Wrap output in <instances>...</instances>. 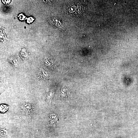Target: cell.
<instances>
[{
    "label": "cell",
    "mask_w": 138,
    "mask_h": 138,
    "mask_svg": "<svg viewBox=\"0 0 138 138\" xmlns=\"http://www.w3.org/2000/svg\"><path fill=\"white\" fill-rule=\"evenodd\" d=\"M38 78L40 79L48 80L49 79V76L48 72L40 68L38 70Z\"/></svg>",
    "instance_id": "6da1fadb"
},
{
    "label": "cell",
    "mask_w": 138,
    "mask_h": 138,
    "mask_svg": "<svg viewBox=\"0 0 138 138\" xmlns=\"http://www.w3.org/2000/svg\"><path fill=\"white\" fill-rule=\"evenodd\" d=\"M44 62L46 66L50 68L56 67L58 65L57 62L50 58H46L44 59Z\"/></svg>",
    "instance_id": "7a4b0ae2"
},
{
    "label": "cell",
    "mask_w": 138,
    "mask_h": 138,
    "mask_svg": "<svg viewBox=\"0 0 138 138\" xmlns=\"http://www.w3.org/2000/svg\"><path fill=\"white\" fill-rule=\"evenodd\" d=\"M8 61L13 66L17 67L18 63V58L15 56H10L8 58Z\"/></svg>",
    "instance_id": "3957f363"
},
{
    "label": "cell",
    "mask_w": 138,
    "mask_h": 138,
    "mask_svg": "<svg viewBox=\"0 0 138 138\" xmlns=\"http://www.w3.org/2000/svg\"><path fill=\"white\" fill-rule=\"evenodd\" d=\"M29 53L25 47H23L22 48L20 53V56L24 60L28 59Z\"/></svg>",
    "instance_id": "277c9868"
},
{
    "label": "cell",
    "mask_w": 138,
    "mask_h": 138,
    "mask_svg": "<svg viewBox=\"0 0 138 138\" xmlns=\"http://www.w3.org/2000/svg\"><path fill=\"white\" fill-rule=\"evenodd\" d=\"M49 120L51 124H55L58 120V117L55 114H52L50 115Z\"/></svg>",
    "instance_id": "5b68a950"
},
{
    "label": "cell",
    "mask_w": 138,
    "mask_h": 138,
    "mask_svg": "<svg viewBox=\"0 0 138 138\" xmlns=\"http://www.w3.org/2000/svg\"><path fill=\"white\" fill-rule=\"evenodd\" d=\"M54 92L51 91L48 93L47 95L46 99L47 102L49 104H51V101L54 96Z\"/></svg>",
    "instance_id": "8992f818"
},
{
    "label": "cell",
    "mask_w": 138,
    "mask_h": 138,
    "mask_svg": "<svg viewBox=\"0 0 138 138\" xmlns=\"http://www.w3.org/2000/svg\"><path fill=\"white\" fill-rule=\"evenodd\" d=\"M9 107L8 106L5 105H1L0 107V110L2 113H4L8 110Z\"/></svg>",
    "instance_id": "52a82bcc"
},
{
    "label": "cell",
    "mask_w": 138,
    "mask_h": 138,
    "mask_svg": "<svg viewBox=\"0 0 138 138\" xmlns=\"http://www.w3.org/2000/svg\"><path fill=\"white\" fill-rule=\"evenodd\" d=\"M7 131L6 130L4 129H2L1 130L0 134L2 136L5 135L7 134Z\"/></svg>",
    "instance_id": "ba28073f"
},
{
    "label": "cell",
    "mask_w": 138,
    "mask_h": 138,
    "mask_svg": "<svg viewBox=\"0 0 138 138\" xmlns=\"http://www.w3.org/2000/svg\"><path fill=\"white\" fill-rule=\"evenodd\" d=\"M3 2L5 4H8L10 3L11 0H2Z\"/></svg>",
    "instance_id": "9c48e42d"
}]
</instances>
